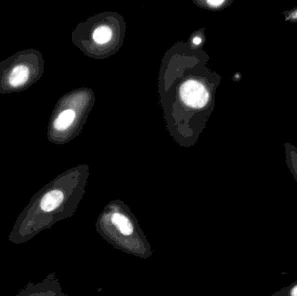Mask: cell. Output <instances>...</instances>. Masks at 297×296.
<instances>
[{
  "label": "cell",
  "mask_w": 297,
  "mask_h": 296,
  "mask_svg": "<svg viewBox=\"0 0 297 296\" xmlns=\"http://www.w3.org/2000/svg\"><path fill=\"white\" fill-rule=\"evenodd\" d=\"M204 41H205L204 34L201 32H197L194 33L191 38H189V44L194 48L201 49L200 46L204 43Z\"/></svg>",
  "instance_id": "ba28073f"
},
{
  "label": "cell",
  "mask_w": 297,
  "mask_h": 296,
  "mask_svg": "<svg viewBox=\"0 0 297 296\" xmlns=\"http://www.w3.org/2000/svg\"><path fill=\"white\" fill-rule=\"evenodd\" d=\"M29 78V69L27 66H18L11 72L8 81L11 86L19 87L23 86Z\"/></svg>",
  "instance_id": "5b68a950"
},
{
  "label": "cell",
  "mask_w": 297,
  "mask_h": 296,
  "mask_svg": "<svg viewBox=\"0 0 297 296\" xmlns=\"http://www.w3.org/2000/svg\"><path fill=\"white\" fill-rule=\"evenodd\" d=\"M112 222L121 231L124 236H130L133 233V226L131 224L130 220L124 214L120 213H115L112 216Z\"/></svg>",
  "instance_id": "52a82bcc"
},
{
  "label": "cell",
  "mask_w": 297,
  "mask_h": 296,
  "mask_svg": "<svg viewBox=\"0 0 297 296\" xmlns=\"http://www.w3.org/2000/svg\"><path fill=\"white\" fill-rule=\"evenodd\" d=\"M201 49L177 44L165 55L159 92L170 134L183 144L196 141L212 113L221 76L206 68Z\"/></svg>",
  "instance_id": "6da1fadb"
},
{
  "label": "cell",
  "mask_w": 297,
  "mask_h": 296,
  "mask_svg": "<svg viewBox=\"0 0 297 296\" xmlns=\"http://www.w3.org/2000/svg\"><path fill=\"white\" fill-rule=\"evenodd\" d=\"M82 40L85 54L101 60L112 56L120 49L125 33L124 18L117 12H105L90 18L85 23Z\"/></svg>",
  "instance_id": "7a4b0ae2"
},
{
  "label": "cell",
  "mask_w": 297,
  "mask_h": 296,
  "mask_svg": "<svg viewBox=\"0 0 297 296\" xmlns=\"http://www.w3.org/2000/svg\"><path fill=\"white\" fill-rule=\"evenodd\" d=\"M198 6L209 10H221L229 7L233 4L230 0H198L194 1Z\"/></svg>",
  "instance_id": "8992f818"
},
{
  "label": "cell",
  "mask_w": 297,
  "mask_h": 296,
  "mask_svg": "<svg viewBox=\"0 0 297 296\" xmlns=\"http://www.w3.org/2000/svg\"><path fill=\"white\" fill-rule=\"evenodd\" d=\"M64 193L59 190L50 191L42 198L40 202V207L46 212H51L59 207L64 201Z\"/></svg>",
  "instance_id": "277c9868"
},
{
  "label": "cell",
  "mask_w": 297,
  "mask_h": 296,
  "mask_svg": "<svg viewBox=\"0 0 297 296\" xmlns=\"http://www.w3.org/2000/svg\"><path fill=\"white\" fill-rule=\"evenodd\" d=\"M284 20L287 22L297 24V7L292 10H285L282 12Z\"/></svg>",
  "instance_id": "9c48e42d"
},
{
  "label": "cell",
  "mask_w": 297,
  "mask_h": 296,
  "mask_svg": "<svg viewBox=\"0 0 297 296\" xmlns=\"http://www.w3.org/2000/svg\"><path fill=\"white\" fill-rule=\"evenodd\" d=\"M70 106L59 112L53 126L57 132L70 133L72 128H78L85 121L89 112L94 106V92L91 89H81L69 98Z\"/></svg>",
  "instance_id": "3957f363"
},
{
  "label": "cell",
  "mask_w": 297,
  "mask_h": 296,
  "mask_svg": "<svg viewBox=\"0 0 297 296\" xmlns=\"http://www.w3.org/2000/svg\"><path fill=\"white\" fill-rule=\"evenodd\" d=\"M291 296H297V286H294L293 290H291Z\"/></svg>",
  "instance_id": "30bf717a"
}]
</instances>
